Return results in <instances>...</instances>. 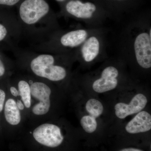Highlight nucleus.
Wrapping results in <instances>:
<instances>
[{
    "label": "nucleus",
    "mask_w": 151,
    "mask_h": 151,
    "mask_svg": "<svg viewBox=\"0 0 151 151\" xmlns=\"http://www.w3.org/2000/svg\"><path fill=\"white\" fill-rule=\"evenodd\" d=\"M6 94L2 89H0V112L2 111L5 99Z\"/></svg>",
    "instance_id": "19"
},
{
    "label": "nucleus",
    "mask_w": 151,
    "mask_h": 151,
    "mask_svg": "<svg viewBox=\"0 0 151 151\" xmlns=\"http://www.w3.org/2000/svg\"><path fill=\"white\" fill-rule=\"evenodd\" d=\"M105 29L97 28L87 37L74 54L75 60L90 65L106 57Z\"/></svg>",
    "instance_id": "6"
},
{
    "label": "nucleus",
    "mask_w": 151,
    "mask_h": 151,
    "mask_svg": "<svg viewBox=\"0 0 151 151\" xmlns=\"http://www.w3.org/2000/svg\"><path fill=\"white\" fill-rule=\"evenodd\" d=\"M4 114L6 120L11 125H18L20 122V113L16 102L13 99H9L6 102Z\"/></svg>",
    "instance_id": "12"
},
{
    "label": "nucleus",
    "mask_w": 151,
    "mask_h": 151,
    "mask_svg": "<svg viewBox=\"0 0 151 151\" xmlns=\"http://www.w3.org/2000/svg\"><path fill=\"white\" fill-rule=\"evenodd\" d=\"M103 0H100V1H102ZM103 1L107 4H124L126 3L130 0H103Z\"/></svg>",
    "instance_id": "18"
},
{
    "label": "nucleus",
    "mask_w": 151,
    "mask_h": 151,
    "mask_svg": "<svg viewBox=\"0 0 151 151\" xmlns=\"http://www.w3.org/2000/svg\"><path fill=\"white\" fill-rule=\"evenodd\" d=\"M17 8L22 33L31 38L43 41L60 29L47 0H22Z\"/></svg>",
    "instance_id": "1"
},
{
    "label": "nucleus",
    "mask_w": 151,
    "mask_h": 151,
    "mask_svg": "<svg viewBox=\"0 0 151 151\" xmlns=\"http://www.w3.org/2000/svg\"><path fill=\"white\" fill-rule=\"evenodd\" d=\"M125 129L130 134L145 133L151 129V115L146 111H141L127 124Z\"/></svg>",
    "instance_id": "11"
},
{
    "label": "nucleus",
    "mask_w": 151,
    "mask_h": 151,
    "mask_svg": "<svg viewBox=\"0 0 151 151\" xmlns=\"http://www.w3.org/2000/svg\"><path fill=\"white\" fill-rule=\"evenodd\" d=\"M26 54L31 58L30 68L37 76L55 82L62 81L67 77L66 68L60 63L71 55L48 52Z\"/></svg>",
    "instance_id": "5"
},
{
    "label": "nucleus",
    "mask_w": 151,
    "mask_h": 151,
    "mask_svg": "<svg viewBox=\"0 0 151 151\" xmlns=\"http://www.w3.org/2000/svg\"><path fill=\"white\" fill-rule=\"evenodd\" d=\"M96 119L89 115H85L81 118L80 124L85 132L92 134L96 131L97 127Z\"/></svg>",
    "instance_id": "15"
},
{
    "label": "nucleus",
    "mask_w": 151,
    "mask_h": 151,
    "mask_svg": "<svg viewBox=\"0 0 151 151\" xmlns=\"http://www.w3.org/2000/svg\"><path fill=\"white\" fill-rule=\"evenodd\" d=\"M106 61L105 65L92 81V87L96 93H104L116 89L121 81L122 69L125 61L120 57Z\"/></svg>",
    "instance_id": "7"
},
{
    "label": "nucleus",
    "mask_w": 151,
    "mask_h": 151,
    "mask_svg": "<svg viewBox=\"0 0 151 151\" xmlns=\"http://www.w3.org/2000/svg\"><path fill=\"white\" fill-rule=\"evenodd\" d=\"M33 136L38 142L50 147H58L63 140L60 128L52 124L40 125L33 131Z\"/></svg>",
    "instance_id": "8"
},
{
    "label": "nucleus",
    "mask_w": 151,
    "mask_h": 151,
    "mask_svg": "<svg viewBox=\"0 0 151 151\" xmlns=\"http://www.w3.org/2000/svg\"><path fill=\"white\" fill-rule=\"evenodd\" d=\"M17 106L19 110H23L24 109V107L23 104L19 100H18L17 103Z\"/></svg>",
    "instance_id": "22"
},
{
    "label": "nucleus",
    "mask_w": 151,
    "mask_h": 151,
    "mask_svg": "<svg viewBox=\"0 0 151 151\" xmlns=\"http://www.w3.org/2000/svg\"><path fill=\"white\" fill-rule=\"evenodd\" d=\"M60 14L64 16L82 22L91 28L102 27L111 14L96 1L67 0L60 5Z\"/></svg>",
    "instance_id": "4"
},
{
    "label": "nucleus",
    "mask_w": 151,
    "mask_h": 151,
    "mask_svg": "<svg viewBox=\"0 0 151 151\" xmlns=\"http://www.w3.org/2000/svg\"><path fill=\"white\" fill-rule=\"evenodd\" d=\"M31 94L39 100V103L34 106L32 112L37 115H42L48 112L50 106V88L45 83L37 81L30 85Z\"/></svg>",
    "instance_id": "9"
},
{
    "label": "nucleus",
    "mask_w": 151,
    "mask_h": 151,
    "mask_svg": "<svg viewBox=\"0 0 151 151\" xmlns=\"http://www.w3.org/2000/svg\"><path fill=\"white\" fill-rule=\"evenodd\" d=\"M121 58L144 70L151 68V24L150 17H140L129 23L121 36Z\"/></svg>",
    "instance_id": "2"
},
{
    "label": "nucleus",
    "mask_w": 151,
    "mask_h": 151,
    "mask_svg": "<svg viewBox=\"0 0 151 151\" xmlns=\"http://www.w3.org/2000/svg\"><path fill=\"white\" fill-rule=\"evenodd\" d=\"M119 151H144L139 149L134 148H127L122 149Z\"/></svg>",
    "instance_id": "23"
},
{
    "label": "nucleus",
    "mask_w": 151,
    "mask_h": 151,
    "mask_svg": "<svg viewBox=\"0 0 151 151\" xmlns=\"http://www.w3.org/2000/svg\"><path fill=\"white\" fill-rule=\"evenodd\" d=\"M147 97L142 93H138L132 98L129 104L120 102L114 107L116 116L119 119H126L128 116L142 111L147 103Z\"/></svg>",
    "instance_id": "10"
},
{
    "label": "nucleus",
    "mask_w": 151,
    "mask_h": 151,
    "mask_svg": "<svg viewBox=\"0 0 151 151\" xmlns=\"http://www.w3.org/2000/svg\"><path fill=\"white\" fill-rule=\"evenodd\" d=\"M10 92L12 94L14 97H17L20 96L19 92L17 89L14 86H12L10 88Z\"/></svg>",
    "instance_id": "21"
},
{
    "label": "nucleus",
    "mask_w": 151,
    "mask_h": 151,
    "mask_svg": "<svg viewBox=\"0 0 151 151\" xmlns=\"http://www.w3.org/2000/svg\"><path fill=\"white\" fill-rule=\"evenodd\" d=\"M18 88L20 96L27 108H29L31 105V94L30 86L28 82L24 80L19 81Z\"/></svg>",
    "instance_id": "14"
},
{
    "label": "nucleus",
    "mask_w": 151,
    "mask_h": 151,
    "mask_svg": "<svg viewBox=\"0 0 151 151\" xmlns=\"http://www.w3.org/2000/svg\"><path fill=\"white\" fill-rule=\"evenodd\" d=\"M97 28L78 27L65 30H58L44 40L40 48L46 52L69 55L74 57L77 50Z\"/></svg>",
    "instance_id": "3"
},
{
    "label": "nucleus",
    "mask_w": 151,
    "mask_h": 151,
    "mask_svg": "<svg viewBox=\"0 0 151 151\" xmlns=\"http://www.w3.org/2000/svg\"><path fill=\"white\" fill-rule=\"evenodd\" d=\"M5 72V67L0 56V77L3 76Z\"/></svg>",
    "instance_id": "20"
},
{
    "label": "nucleus",
    "mask_w": 151,
    "mask_h": 151,
    "mask_svg": "<svg viewBox=\"0 0 151 151\" xmlns=\"http://www.w3.org/2000/svg\"><path fill=\"white\" fill-rule=\"evenodd\" d=\"M22 34L21 29H9L7 27L0 23V42L4 40L9 35L19 39Z\"/></svg>",
    "instance_id": "16"
},
{
    "label": "nucleus",
    "mask_w": 151,
    "mask_h": 151,
    "mask_svg": "<svg viewBox=\"0 0 151 151\" xmlns=\"http://www.w3.org/2000/svg\"><path fill=\"white\" fill-rule=\"evenodd\" d=\"M57 2L59 3L61 5L65 3L67 0H55Z\"/></svg>",
    "instance_id": "24"
},
{
    "label": "nucleus",
    "mask_w": 151,
    "mask_h": 151,
    "mask_svg": "<svg viewBox=\"0 0 151 151\" xmlns=\"http://www.w3.org/2000/svg\"><path fill=\"white\" fill-rule=\"evenodd\" d=\"M22 0H0V5L8 7H17Z\"/></svg>",
    "instance_id": "17"
},
{
    "label": "nucleus",
    "mask_w": 151,
    "mask_h": 151,
    "mask_svg": "<svg viewBox=\"0 0 151 151\" xmlns=\"http://www.w3.org/2000/svg\"><path fill=\"white\" fill-rule=\"evenodd\" d=\"M86 112L89 115L97 119L103 114L104 107L99 100L92 98L86 102L85 105Z\"/></svg>",
    "instance_id": "13"
}]
</instances>
